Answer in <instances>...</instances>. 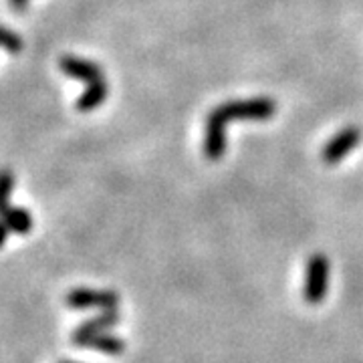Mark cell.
<instances>
[{"mask_svg":"<svg viewBox=\"0 0 363 363\" xmlns=\"http://www.w3.org/2000/svg\"><path fill=\"white\" fill-rule=\"evenodd\" d=\"M0 218L11 226V230L16 234H28L33 230V216L26 208L11 206L4 214H0Z\"/></svg>","mask_w":363,"mask_h":363,"instance_id":"9c48e42d","label":"cell"},{"mask_svg":"<svg viewBox=\"0 0 363 363\" xmlns=\"http://www.w3.org/2000/svg\"><path fill=\"white\" fill-rule=\"evenodd\" d=\"M79 347H91V350L104 351L109 355H117V353L125 351V341L117 335H111V333H99V335L85 339Z\"/></svg>","mask_w":363,"mask_h":363,"instance_id":"ba28073f","label":"cell"},{"mask_svg":"<svg viewBox=\"0 0 363 363\" xmlns=\"http://www.w3.org/2000/svg\"><path fill=\"white\" fill-rule=\"evenodd\" d=\"M0 47L9 49L11 52H21V49H23V39L16 33H13L11 28L0 26Z\"/></svg>","mask_w":363,"mask_h":363,"instance_id":"8fae6325","label":"cell"},{"mask_svg":"<svg viewBox=\"0 0 363 363\" xmlns=\"http://www.w3.org/2000/svg\"><path fill=\"white\" fill-rule=\"evenodd\" d=\"M327 286H329V259L323 252H315L307 260L303 297L309 305H319L327 295Z\"/></svg>","mask_w":363,"mask_h":363,"instance_id":"7a4b0ae2","label":"cell"},{"mask_svg":"<svg viewBox=\"0 0 363 363\" xmlns=\"http://www.w3.org/2000/svg\"><path fill=\"white\" fill-rule=\"evenodd\" d=\"M359 140H362V131L357 130L355 125L343 128V130L339 131L335 138H331V140L327 142V145L323 147V152H321L323 162L325 164H329V166L339 164L343 157L355 150V145L359 143Z\"/></svg>","mask_w":363,"mask_h":363,"instance_id":"277c9868","label":"cell"},{"mask_svg":"<svg viewBox=\"0 0 363 363\" xmlns=\"http://www.w3.org/2000/svg\"><path fill=\"white\" fill-rule=\"evenodd\" d=\"M277 111V104L269 97H255V99H238L226 101L210 111L206 119V138H204V156L208 160H220L226 152V123L252 119L262 121L271 119Z\"/></svg>","mask_w":363,"mask_h":363,"instance_id":"6da1fadb","label":"cell"},{"mask_svg":"<svg viewBox=\"0 0 363 363\" xmlns=\"http://www.w3.org/2000/svg\"><path fill=\"white\" fill-rule=\"evenodd\" d=\"M65 303L69 309H75V311H87V309L111 311V309H117V305H119V295L113 289H105V291L73 289L67 293Z\"/></svg>","mask_w":363,"mask_h":363,"instance_id":"3957f363","label":"cell"},{"mask_svg":"<svg viewBox=\"0 0 363 363\" xmlns=\"http://www.w3.org/2000/svg\"><path fill=\"white\" fill-rule=\"evenodd\" d=\"M107 93H109V87H107V81H97V83H91L87 85V89L83 91V95L77 99L79 111H93L97 109L99 105L104 104L107 99Z\"/></svg>","mask_w":363,"mask_h":363,"instance_id":"52a82bcc","label":"cell"},{"mask_svg":"<svg viewBox=\"0 0 363 363\" xmlns=\"http://www.w3.org/2000/svg\"><path fill=\"white\" fill-rule=\"evenodd\" d=\"M14 188V174L11 169H0V214L11 208V196Z\"/></svg>","mask_w":363,"mask_h":363,"instance_id":"30bf717a","label":"cell"},{"mask_svg":"<svg viewBox=\"0 0 363 363\" xmlns=\"http://www.w3.org/2000/svg\"><path fill=\"white\" fill-rule=\"evenodd\" d=\"M26 2H28V0H13V4L16 6V9H25Z\"/></svg>","mask_w":363,"mask_h":363,"instance_id":"4fadbf2b","label":"cell"},{"mask_svg":"<svg viewBox=\"0 0 363 363\" xmlns=\"http://www.w3.org/2000/svg\"><path fill=\"white\" fill-rule=\"evenodd\" d=\"M117 323H119V313H117V309L101 311L99 315H95V317H91V319H87V321H83V323L79 325L77 329L71 333V343L79 347L85 339L93 337V335H99V333H107Z\"/></svg>","mask_w":363,"mask_h":363,"instance_id":"5b68a950","label":"cell"},{"mask_svg":"<svg viewBox=\"0 0 363 363\" xmlns=\"http://www.w3.org/2000/svg\"><path fill=\"white\" fill-rule=\"evenodd\" d=\"M61 363H79V362H61Z\"/></svg>","mask_w":363,"mask_h":363,"instance_id":"5bb4252c","label":"cell"},{"mask_svg":"<svg viewBox=\"0 0 363 363\" xmlns=\"http://www.w3.org/2000/svg\"><path fill=\"white\" fill-rule=\"evenodd\" d=\"M11 233H13V230H11V226L0 218V248L4 247V242H6V238H9V234Z\"/></svg>","mask_w":363,"mask_h":363,"instance_id":"7c38bea8","label":"cell"},{"mask_svg":"<svg viewBox=\"0 0 363 363\" xmlns=\"http://www.w3.org/2000/svg\"><path fill=\"white\" fill-rule=\"evenodd\" d=\"M59 67H61V71H63L65 75L81 79V81H85L87 85L97 83V81H104L105 79L104 71H101V67L97 65V63L87 61V59H79V57H73V55L63 57V59L59 61Z\"/></svg>","mask_w":363,"mask_h":363,"instance_id":"8992f818","label":"cell"}]
</instances>
